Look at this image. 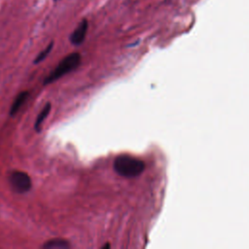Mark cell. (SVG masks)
<instances>
[{
    "mask_svg": "<svg viewBox=\"0 0 249 249\" xmlns=\"http://www.w3.org/2000/svg\"><path fill=\"white\" fill-rule=\"evenodd\" d=\"M145 168V163L134 157L120 155L114 160L115 171L123 177L134 178L139 176Z\"/></svg>",
    "mask_w": 249,
    "mask_h": 249,
    "instance_id": "obj_1",
    "label": "cell"
},
{
    "mask_svg": "<svg viewBox=\"0 0 249 249\" xmlns=\"http://www.w3.org/2000/svg\"><path fill=\"white\" fill-rule=\"evenodd\" d=\"M81 63V55L79 53H72L59 61L57 66L50 73L44 81V85H49L60 79L62 76L75 70Z\"/></svg>",
    "mask_w": 249,
    "mask_h": 249,
    "instance_id": "obj_2",
    "label": "cell"
},
{
    "mask_svg": "<svg viewBox=\"0 0 249 249\" xmlns=\"http://www.w3.org/2000/svg\"><path fill=\"white\" fill-rule=\"evenodd\" d=\"M9 183L11 188L18 194L27 193L32 186L29 175L23 171L15 170L9 175Z\"/></svg>",
    "mask_w": 249,
    "mask_h": 249,
    "instance_id": "obj_3",
    "label": "cell"
},
{
    "mask_svg": "<svg viewBox=\"0 0 249 249\" xmlns=\"http://www.w3.org/2000/svg\"><path fill=\"white\" fill-rule=\"evenodd\" d=\"M88 28H89L88 20L87 19L81 20V22L78 24L76 29L70 35V42L74 46L81 45L84 42L85 38H86V35H87V32H88Z\"/></svg>",
    "mask_w": 249,
    "mask_h": 249,
    "instance_id": "obj_4",
    "label": "cell"
},
{
    "mask_svg": "<svg viewBox=\"0 0 249 249\" xmlns=\"http://www.w3.org/2000/svg\"><path fill=\"white\" fill-rule=\"evenodd\" d=\"M29 96V92L28 91H21L19 92L17 97L15 98L13 104L11 105V108H10V116H15L18 110L21 108V106L25 103L26 99L28 98Z\"/></svg>",
    "mask_w": 249,
    "mask_h": 249,
    "instance_id": "obj_5",
    "label": "cell"
},
{
    "mask_svg": "<svg viewBox=\"0 0 249 249\" xmlns=\"http://www.w3.org/2000/svg\"><path fill=\"white\" fill-rule=\"evenodd\" d=\"M51 103L48 102L46 103V105L43 107V109L41 110V112L38 114L37 118H36V121H35V124H34V128L37 132H40L41 129H42V124L44 123V121L46 120L47 116L49 115L50 111H51Z\"/></svg>",
    "mask_w": 249,
    "mask_h": 249,
    "instance_id": "obj_6",
    "label": "cell"
},
{
    "mask_svg": "<svg viewBox=\"0 0 249 249\" xmlns=\"http://www.w3.org/2000/svg\"><path fill=\"white\" fill-rule=\"evenodd\" d=\"M69 242L65 239L61 238H55V239H51L48 242H46L43 247L46 249H54V248H68Z\"/></svg>",
    "mask_w": 249,
    "mask_h": 249,
    "instance_id": "obj_7",
    "label": "cell"
},
{
    "mask_svg": "<svg viewBox=\"0 0 249 249\" xmlns=\"http://www.w3.org/2000/svg\"><path fill=\"white\" fill-rule=\"evenodd\" d=\"M53 42H51L42 52H40L39 54L37 55V57L34 59V63H39V62L43 61L49 55V53H51V51L53 49Z\"/></svg>",
    "mask_w": 249,
    "mask_h": 249,
    "instance_id": "obj_8",
    "label": "cell"
},
{
    "mask_svg": "<svg viewBox=\"0 0 249 249\" xmlns=\"http://www.w3.org/2000/svg\"><path fill=\"white\" fill-rule=\"evenodd\" d=\"M110 247V244H105L102 246V248H109Z\"/></svg>",
    "mask_w": 249,
    "mask_h": 249,
    "instance_id": "obj_9",
    "label": "cell"
},
{
    "mask_svg": "<svg viewBox=\"0 0 249 249\" xmlns=\"http://www.w3.org/2000/svg\"><path fill=\"white\" fill-rule=\"evenodd\" d=\"M53 1H57V0H53Z\"/></svg>",
    "mask_w": 249,
    "mask_h": 249,
    "instance_id": "obj_10",
    "label": "cell"
}]
</instances>
